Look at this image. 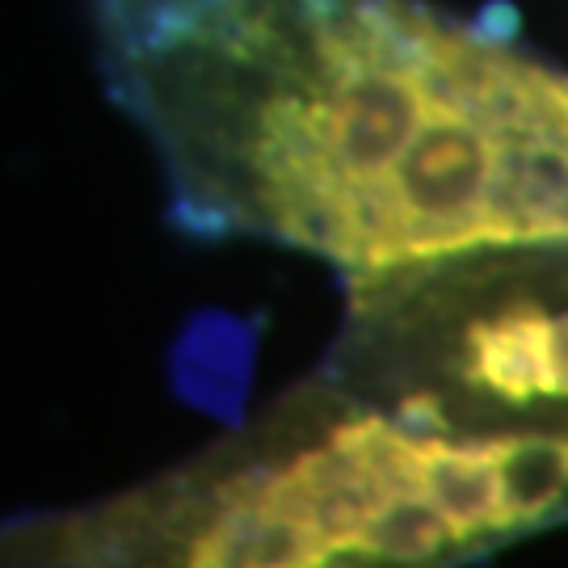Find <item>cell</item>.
Here are the masks:
<instances>
[{"instance_id": "6da1fadb", "label": "cell", "mask_w": 568, "mask_h": 568, "mask_svg": "<svg viewBox=\"0 0 568 568\" xmlns=\"http://www.w3.org/2000/svg\"><path fill=\"white\" fill-rule=\"evenodd\" d=\"M169 220L349 286L568 241V72L426 0H93Z\"/></svg>"}, {"instance_id": "7a4b0ae2", "label": "cell", "mask_w": 568, "mask_h": 568, "mask_svg": "<svg viewBox=\"0 0 568 568\" xmlns=\"http://www.w3.org/2000/svg\"><path fill=\"white\" fill-rule=\"evenodd\" d=\"M568 523V438L408 426L325 375L77 527L89 560L443 565Z\"/></svg>"}, {"instance_id": "3957f363", "label": "cell", "mask_w": 568, "mask_h": 568, "mask_svg": "<svg viewBox=\"0 0 568 568\" xmlns=\"http://www.w3.org/2000/svg\"><path fill=\"white\" fill-rule=\"evenodd\" d=\"M321 375L408 426L568 438V241L497 244L349 286Z\"/></svg>"}]
</instances>
